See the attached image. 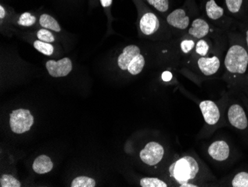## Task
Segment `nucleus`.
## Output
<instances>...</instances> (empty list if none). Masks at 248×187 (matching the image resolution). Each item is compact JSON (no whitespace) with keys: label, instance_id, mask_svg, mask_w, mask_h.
I'll list each match as a JSON object with an SVG mask.
<instances>
[{"label":"nucleus","instance_id":"obj_20","mask_svg":"<svg viewBox=\"0 0 248 187\" xmlns=\"http://www.w3.org/2000/svg\"><path fill=\"white\" fill-rule=\"evenodd\" d=\"M33 46L37 51H40L44 55H47V56L52 55L54 51V47L51 43L41 41L40 40H37L33 42Z\"/></svg>","mask_w":248,"mask_h":187},{"label":"nucleus","instance_id":"obj_7","mask_svg":"<svg viewBox=\"0 0 248 187\" xmlns=\"http://www.w3.org/2000/svg\"><path fill=\"white\" fill-rule=\"evenodd\" d=\"M164 149L157 142H150L140 151V158L142 162L148 166H155L162 160Z\"/></svg>","mask_w":248,"mask_h":187},{"label":"nucleus","instance_id":"obj_30","mask_svg":"<svg viewBox=\"0 0 248 187\" xmlns=\"http://www.w3.org/2000/svg\"><path fill=\"white\" fill-rule=\"evenodd\" d=\"M6 15L7 12L5 7L2 5H0V19H1V21H2L5 19Z\"/></svg>","mask_w":248,"mask_h":187},{"label":"nucleus","instance_id":"obj_28","mask_svg":"<svg viewBox=\"0 0 248 187\" xmlns=\"http://www.w3.org/2000/svg\"><path fill=\"white\" fill-rule=\"evenodd\" d=\"M99 2L106 12H109L111 5L113 3V0H99Z\"/></svg>","mask_w":248,"mask_h":187},{"label":"nucleus","instance_id":"obj_25","mask_svg":"<svg viewBox=\"0 0 248 187\" xmlns=\"http://www.w3.org/2000/svg\"><path fill=\"white\" fill-rule=\"evenodd\" d=\"M1 187H20L21 184L16 178L11 174H3L0 178Z\"/></svg>","mask_w":248,"mask_h":187},{"label":"nucleus","instance_id":"obj_15","mask_svg":"<svg viewBox=\"0 0 248 187\" xmlns=\"http://www.w3.org/2000/svg\"><path fill=\"white\" fill-rule=\"evenodd\" d=\"M33 170L37 174H46L52 170L53 163L51 158L46 155H40L33 163Z\"/></svg>","mask_w":248,"mask_h":187},{"label":"nucleus","instance_id":"obj_12","mask_svg":"<svg viewBox=\"0 0 248 187\" xmlns=\"http://www.w3.org/2000/svg\"><path fill=\"white\" fill-rule=\"evenodd\" d=\"M47 70L51 76L61 78L69 75L72 70V62L70 58H64L59 61L49 60L46 64Z\"/></svg>","mask_w":248,"mask_h":187},{"label":"nucleus","instance_id":"obj_18","mask_svg":"<svg viewBox=\"0 0 248 187\" xmlns=\"http://www.w3.org/2000/svg\"><path fill=\"white\" fill-rule=\"evenodd\" d=\"M210 51H211V45L208 40L203 38L196 40V47L193 51L196 56H207L210 54Z\"/></svg>","mask_w":248,"mask_h":187},{"label":"nucleus","instance_id":"obj_32","mask_svg":"<svg viewBox=\"0 0 248 187\" xmlns=\"http://www.w3.org/2000/svg\"><path fill=\"white\" fill-rule=\"evenodd\" d=\"M246 84H247V85H248V81H247V83Z\"/></svg>","mask_w":248,"mask_h":187},{"label":"nucleus","instance_id":"obj_23","mask_svg":"<svg viewBox=\"0 0 248 187\" xmlns=\"http://www.w3.org/2000/svg\"><path fill=\"white\" fill-rule=\"evenodd\" d=\"M95 186V181L86 176H80L75 178L71 184L72 187H94Z\"/></svg>","mask_w":248,"mask_h":187},{"label":"nucleus","instance_id":"obj_31","mask_svg":"<svg viewBox=\"0 0 248 187\" xmlns=\"http://www.w3.org/2000/svg\"><path fill=\"white\" fill-rule=\"evenodd\" d=\"M245 43H246L247 47L248 50V29L245 31Z\"/></svg>","mask_w":248,"mask_h":187},{"label":"nucleus","instance_id":"obj_27","mask_svg":"<svg viewBox=\"0 0 248 187\" xmlns=\"http://www.w3.org/2000/svg\"><path fill=\"white\" fill-rule=\"evenodd\" d=\"M37 37L38 40L46 43H54L55 41V37L51 31L46 29H41L37 32Z\"/></svg>","mask_w":248,"mask_h":187},{"label":"nucleus","instance_id":"obj_16","mask_svg":"<svg viewBox=\"0 0 248 187\" xmlns=\"http://www.w3.org/2000/svg\"><path fill=\"white\" fill-rule=\"evenodd\" d=\"M155 12L160 15H167L170 9V0H142Z\"/></svg>","mask_w":248,"mask_h":187},{"label":"nucleus","instance_id":"obj_1","mask_svg":"<svg viewBox=\"0 0 248 187\" xmlns=\"http://www.w3.org/2000/svg\"><path fill=\"white\" fill-rule=\"evenodd\" d=\"M207 168L197 156L185 153L170 166L169 174L178 187H197L213 178Z\"/></svg>","mask_w":248,"mask_h":187},{"label":"nucleus","instance_id":"obj_14","mask_svg":"<svg viewBox=\"0 0 248 187\" xmlns=\"http://www.w3.org/2000/svg\"><path fill=\"white\" fill-rule=\"evenodd\" d=\"M202 10L206 17L212 23H218L225 16L224 8L217 5L215 0H204Z\"/></svg>","mask_w":248,"mask_h":187},{"label":"nucleus","instance_id":"obj_4","mask_svg":"<svg viewBox=\"0 0 248 187\" xmlns=\"http://www.w3.org/2000/svg\"><path fill=\"white\" fill-rule=\"evenodd\" d=\"M137 8L139 19L138 26L142 36L154 37L161 30V20L156 12L146 5L142 0H132Z\"/></svg>","mask_w":248,"mask_h":187},{"label":"nucleus","instance_id":"obj_17","mask_svg":"<svg viewBox=\"0 0 248 187\" xmlns=\"http://www.w3.org/2000/svg\"><path fill=\"white\" fill-rule=\"evenodd\" d=\"M39 23L43 29H48L53 32H61V27L57 19L48 14H43L39 18Z\"/></svg>","mask_w":248,"mask_h":187},{"label":"nucleus","instance_id":"obj_6","mask_svg":"<svg viewBox=\"0 0 248 187\" xmlns=\"http://www.w3.org/2000/svg\"><path fill=\"white\" fill-rule=\"evenodd\" d=\"M191 17L185 8H176L166 17V23L174 30L186 32L191 24Z\"/></svg>","mask_w":248,"mask_h":187},{"label":"nucleus","instance_id":"obj_3","mask_svg":"<svg viewBox=\"0 0 248 187\" xmlns=\"http://www.w3.org/2000/svg\"><path fill=\"white\" fill-rule=\"evenodd\" d=\"M117 65L120 70L136 76L143 72L146 59L139 47L135 44L126 46L117 58Z\"/></svg>","mask_w":248,"mask_h":187},{"label":"nucleus","instance_id":"obj_21","mask_svg":"<svg viewBox=\"0 0 248 187\" xmlns=\"http://www.w3.org/2000/svg\"><path fill=\"white\" fill-rule=\"evenodd\" d=\"M37 22V17L30 12H24L21 14L17 19V24L24 27H30Z\"/></svg>","mask_w":248,"mask_h":187},{"label":"nucleus","instance_id":"obj_9","mask_svg":"<svg viewBox=\"0 0 248 187\" xmlns=\"http://www.w3.org/2000/svg\"><path fill=\"white\" fill-rule=\"evenodd\" d=\"M227 116H228V122L234 128L241 131H244L248 128V116L245 109L241 104L234 103L230 105Z\"/></svg>","mask_w":248,"mask_h":187},{"label":"nucleus","instance_id":"obj_10","mask_svg":"<svg viewBox=\"0 0 248 187\" xmlns=\"http://www.w3.org/2000/svg\"><path fill=\"white\" fill-rule=\"evenodd\" d=\"M196 66L202 75L206 77L213 76L221 68V59L218 55L198 57Z\"/></svg>","mask_w":248,"mask_h":187},{"label":"nucleus","instance_id":"obj_19","mask_svg":"<svg viewBox=\"0 0 248 187\" xmlns=\"http://www.w3.org/2000/svg\"><path fill=\"white\" fill-rule=\"evenodd\" d=\"M196 40L187 36L180 42V50L185 55H190L194 51Z\"/></svg>","mask_w":248,"mask_h":187},{"label":"nucleus","instance_id":"obj_2","mask_svg":"<svg viewBox=\"0 0 248 187\" xmlns=\"http://www.w3.org/2000/svg\"><path fill=\"white\" fill-rule=\"evenodd\" d=\"M225 80L231 85H239L248 71V50L247 45L233 43L227 51L224 61Z\"/></svg>","mask_w":248,"mask_h":187},{"label":"nucleus","instance_id":"obj_24","mask_svg":"<svg viewBox=\"0 0 248 187\" xmlns=\"http://www.w3.org/2000/svg\"><path fill=\"white\" fill-rule=\"evenodd\" d=\"M140 185L142 187H167V183L159 178H143L140 181Z\"/></svg>","mask_w":248,"mask_h":187},{"label":"nucleus","instance_id":"obj_11","mask_svg":"<svg viewBox=\"0 0 248 187\" xmlns=\"http://www.w3.org/2000/svg\"><path fill=\"white\" fill-rule=\"evenodd\" d=\"M199 108L206 124L210 126L217 125L221 119L219 107L211 100H204L199 104Z\"/></svg>","mask_w":248,"mask_h":187},{"label":"nucleus","instance_id":"obj_22","mask_svg":"<svg viewBox=\"0 0 248 187\" xmlns=\"http://www.w3.org/2000/svg\"><path fill=\"white\" fill-rule=\"evenodd\" d=\"M231 187H248V172L241 171L235 174L231 181Z\"/></svg>","mask_w":248,"mask_h":187},{"label":"nucleus","instance_id":"obj_29","mask_svg":"<svg viewBox=\"0 0 248 187\" xmlns=\"http://www.w3.org/2000/svg\"><path fill=\"white\" fill-rule=\"evenodd\" d=\"M161 78L164 82H170L171 79H172V74L169 71H165V72H163Z\"/></svg>","mask_w":248,"mask_h":187},{"label":"nucleus","instance_id":"obj_5","mask_svg":"<svg viewBox=\"0 0 248 187\" xmlns=\"http://www.w3.org/2000/svg\"><path fill=\"white\" fill-rule=\"evenodd\" d=\"M34 119L27 109H17L10 114L11 131L17 135L26 133L31 128Z\"/></svg>","mask_w":248,"mask_h":187},{"label":"nucleus","instance_id":"obj_13","mask_svg":"<svg viewBox=\"0 0 248 187\" xmlns=\"http://www.w3.org/2000/svg\"><path fill=\"white\" fill-rule=\"evenodd\" d=\"M207 153L215 161H225L229 158L231 148L226 141L219 139L212 142L207 149Z\"/></svg>","mask_w":248,"mask_h":187},{"label":"nucleus","instance_id":"obj_8","mask_svg":"<svg viewBox=\"0 0 248 187\" xmlns=\"http://www.w3.org/2000/svg\"><path fill=\"white\" fill-rule=\"evenodd\" d=\"M215 32V29L210 26L209 21L203 17L195 18L191 22L186 35L196 40L206 38Z\"/></svg>","mask_w":248,"mask_h":187},{"label":"nucleus","instance_id":"obj_26","mask_svg":"<svg viewBox=\"0 0 248 187\" xmlns=\"http://www.w3.org/2000/svg\"><path fill=\"white\" fill-rule=\"evenodd\" d=\"M244 0H225V5L230 13L236 15L242 10Z\"/></svg>","mask_w":248,"mask_h":187}]
</instances>
